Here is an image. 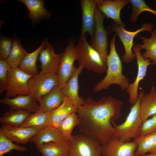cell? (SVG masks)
Instances as JSON below:
<instances>
[{"label": "cell", "mask_w": 156, "mask_h": 156, "mask_svg": "<svg viewBox=\"0 0 156 156\" xmlns=\"http://www.w3.org/2000/svg\"><path fill=\"white\" fill-rule=\"evenodd\" d=\"M34 143L37 148L42 144L49 142L64 144H69V141H66L61 133L55 127L48 126L39 131L30 140Z\"/></svg>", "instance_id": "cell-16"}, {"label": "cell", "mask_w": 156, "mask_h": 156, "mask_svg": "<svg viewBox=\"0 0 156 156\" xmlns=\"http://www.w3.org/2000/svg\"><path fill=\"white\" fill-rule=\"evenodd\" d=\"M59 84L57 73L33 77L28 82L29 94L36 101H38L41 97L49 93L55 86H58Z\"/></svg>", "instance_id": "cell-10"}, {"label": "cell", "mask_w": 156, "mask_h": 156, "mask_svg": "<svg viewBox=\"0 0 156 156\" xmlns=\"http://www.w3.org/2000/svg\"><path fill=\"white\" fill-rule=\"evenodd\" d=\"M154 2L155 4H156V0L154 1Z\"/></svg>", "instance_id": "cell-38"}, {"label": "cell", "mask_w": 156, "mask_h": 156, "mask_svg": "<svg viewBox=\"0 0 156 156\" xmlns=\"http://www.w3.org/2000/svg\"><path fill=\"white\" fill-rule=\"evenodd\" d=\"M77 58L75 41L71 39L61 57L57 74L59 80L58 87L62 89L77 69L74 63Z\"/></svg>", "instance_id": "cell-8"}, {"label": "cell", "mask_w": 156, "mask_h": 156, "mask_svg": "<svg viewBox=\"0 0 156 156\" xmlns=\"http://www.w3.org/2000/svg\"><path fill=\"white\" fill-rule=\"evenodd\" d=\"M80 2L82 20L81 35H85L88 32L91 38L95 27V12L97 0H81Z\"/></svg>", "instance_id": "cell-17"}, {"label": "cell", "mask_w": 156, "mask_h": 156, "mask_svg": "<svg viewBox=\"0 0 156 156\" xmlns=\"http://www.w3.org/2000/svg\"><path fill=\"white\" fill-rule=\"evenodd\" d=\"M14 149L21 152L27 150L25 147L14 144L12 141L0 133V156H3Z\"/></svg>", "instance_id": "cell-33"}, {"label": "cell", "mask_w": 156, "mask_h": 156, "mask_svg": "<svg viewBox=\"0 0 156 156\" xmlns=\"http://www.w3.org/2000/svg\"><path fill=\"white\" fill-rule=\"evenodd\" d=\"M50 122L49 113L38 110L27 118L21 127H32L39 131L49 126Z\"/></svg>", "instance_id": "cell-29"}, {"label": "cell", "mask_w": 156, "mask_h": 156, "mask_svg": "<svg viewBox=\"0 0 156 156\" xmlns=\"http://www.w3.org/2000/svg\"><path fill=\"white\" fill-rule=\"evenodd\" d=\"M68 156H101L102 147L90 136L79 133L72 135Z\"/></svg>", "instance_id": "cell-5"}, {"label": "cell", "mask_w": 156, "mask_h": 156, "mask_svg": "<svg viewBox=\"0 0 156 156\" xmlns=\"http://www.w3.org/2000/svg\"><path fill=\"white\" fill-rule=\"evenodd\" d=\"M133 9L130 16V20L134 24L140 14L144 11L150 12L156 16V10L152 9L143 0H129Z\"/></svg>", "instance_id": "cell-32"}, {"label": "cell", "mask_w": 156, "mask_h": 156, "mask_svg": "<svg viewBox=\"0 0 156 156\" xmlns=\"http://www.w3.org/2000/svg\"><path fill=\"white\" fill-rule=\"evenodd\" d=\"M129 3V0H97L96 7L107 18L121 26H125L120 16L121 10Z\"/></svg>", "instance_id": "cell-15"}, {"label": "cell", "mask_w": 156, "mask_h": 156, "mask_svg": "<svg viewBox=\"0 0 156 156\" xmlns=\"http://www.w3.org/2000/svg\"><path fill=\"white\" fill-rule=\"evenodd\" d=\"M79 123V119L75 113L68 115L59 125L57 128L61 133L65 139L69 141L71 138L72 132L74 128Z\"/></svg>", "instance_id": "cell-31"}, {"label": "cell", "mask_w": 156, "mask_h": 156, "mask_svg": "<svg viewBox=\"0 0 156 156\" xmlns=\"http://www.w3.org/2000/svg\"><path fill=\"white\" fill-rule=\"evenodd\" d=\"M28 53L23 48L20 41L14 38L11 51L5 61L12 68L18 67L23 58Z\"/></svg>", "instance_id": "cell-30"}, {"label": "cell", "mask_w": 156, "mask_h": 156, "mask_svg": "<svg viewBox=\"0 0 156 156\" xmlns=\"http://www.w3.org/2000/svg\"><path fill=\"white\" fill-rule=\"evenodd\" d=\"M9 66L5 61L0 60V94L6 90L8 86L7 72Z\"/></svg>", "instance_id": "cell-36"}, {"label": "cell", "mask_w": 156, "mask_h": 156, "mask_svg": "<svg viewBox=\"0 0 156 156\" xmlns=\"http://www.w3.org/2000/svg\"><path fill=\"white\" fill-rule=\"evenodd\" d=\"M144 93L143 89L140 91L137 102L131 107L130 112L123 123L117 125L114 120H111L115 129L112 136L117 138L124 143L129 142L132 138L135 139L140 137L142 124L140 116V102Z\"/></svg>", "instance_id": "cell-3"}, {"label": "cell", "mask_w": 156, "mask_h": 156, "mask_svg": "<svg viewBox=\"0 0 156 156\" xmlns=\"http://www.w3.org/2000/svg\"><path fill=\"white\" fill-rule=\"evenodd\" d=\"M62 89L58 86L54 87L48 94L40 97L39 101V111L49 113L58 107L65 98Z\"/></svg>", "instance_id": "cell-19"}, {"label": "cell", "mask_w": 156, "mask_h": 156, "mask_svg": "<svg viewBox=\"0 0 156 156\" xmlns=\"http://www.w3.org/2000/svg\"><path fill=\"white\" fill-rule=\"evenodd\" d=\"M78 107L74 102L65 97L64 101L58 107L49 112L50 122L49 126L56 128L62 121L70 114L77 112Z\"/></svg>", "instance_id": "cell-20"}, {"label": "cell", "mask_w": 156, "mask_h": 156, "mask_svg": "<svg viewBox=\"0 0 156 156\" xmlns=\"http://www.w3.org/2000/svg\"><path fill=\"white\" fill-rule=\"evenodd\" d=\"M70 147V144L49 142L42 144L37 148L42 156H68Z\"/></svg>", "instance_id": "cell-27"}, {"label": "cell", "mask_w": 156, "mask_h": 156, "mask_svg": "<svg viewBox=\"0 0 156 156\" xmlns=\"http://www.w3.org/2000/svg\"><path fill=\"white\" fill-rule=\"evenodd\" d=\"M18 2L24 4L28 9L29 17L34 22L42 19H48L52 13L47 10L42 0H19Z\"/></svg>", "instance_id": "cell-23"}, {"label": "cell", "mask_w": 156, "mask_h": 156, "mask_svg": "<svg viewBox=\"0 0 156 156\" xmlns=\"http://www.w3.org/2000/svg\"><path fill=\"white\" fill-rule=\"evenodd\" d=\"M123 102L111 96L98 101L89 96L78 108L79 133L88 135L102 145L106 144L114 133L111 120L119 118Z\"/></svg>", "instance_id": "cell-1"}, {"label": "cell", "mask_w": 156, "mask_h": 156, "mask_svg": "<svg viewBox=\"0 0 156 156\" xmlns=\"http://www.w3.org/2000/svg\"><path fill=\"white\" fill-rule=\"evenodd\" d=\"M31 114L26 111L11 109L0 118V123L1 126L20 127Z\"/></svg>", "instance_id": "cell-25"}, {"label": "cell", "mask_w": 156, "mask_h": 156, "mask_svg": "<svg viewBox=\"0 0 156 156\" xmlns=\"http://www.w3.org/2000/svg\"><path fill=\"white\" fill-rule=\"evenodd\" d=\"M134 141L138 145L134 156H141L147 152L156 154V133L135 139Z\"/></svg>", "instance_id": "cell-26"}, {"label": "cell", "mask_w": 156, "mask_h": 156, "mask_svg": "<svg viewBox=\"0 0 156 156\" xmlns=\"http://www.w3.org/2000/svg\"><path fill=\"white\" fill-rule=\"evenodd\" d=\"M156 133V114L145 121L140 128V136Z\"/></svg>", "instance_id": "cell-35"}, {"label": "cell", "mask_w": 156, "mask_h": 156, "mask_svg": "<svg viewBox=\"0 0 156 156\" xmlns=\"http://www.w3.org/2000/svg\"><path fill=\"white\" fill-rule=\"evenodd\" d=\"M83 68L79 66L68 80L62 91L65 96L72 100L78 108L82 105L84 99L78 94V79Z\"/></svg>", "instance_id": "cell-21"}, {"label": "cell", "mask_w": 156, "mask_h": 156, "mask_svg": "<svg viewBox=\"0 0 156 156\" xmlns=\"http://www.w3.org/2000/svg\"><path fill=\"white\" fill-rule=\"evenodd\" d=\"M151 36L149 38L140 36L143 44H138L141 49H145V52L141 54L145 59H150L152 60V64L156 66V29H154L151 33Z\"/></svg>", "instance_id": "cell-28"}, {"label": "cell", "mask_w": 156, "mask_h": 156, "mask_svg": "<svg viewBox=\"0 0 156 156\" xmlns=\"http://www.w3.org/2000/svg\"><path fill=\"white\" fill-rule=\"evenodd\" d=\"M141 156H156V154L151 153L147 155H144Z\"/></svg>", "instance_id": "cell-37"}, {"label": "cell", "mask_w": 156, "mask_h": 156, "mask_svg": "<svg viewBox=\"0 0 156 156\" xmlns=\"http://www.w3.org/2000/svg\"><path fill=\"white\" fill-rule=\"evenodd\" d=\"M39 130L32 127H13L1 126L0 133L17 144H26Z\"/></svg>", "instance_id": "cell-14"}, {"label": "cell", "mask_w": 156, "mask_h": 156, "mask_svg": "<svg viewBox=\"0 0 156 156\" xmlns=\"http://www.w3.org/2000/svg\"><path fill=\"white\" fill-rule=\"evenodd\" d=\"M13 40L7 37H1L0 42V60L5 61L11 51Z\"/></svg>", "instance_id": "cell-34"}, {"label": "cell", "mask_w": 156, "mask_h": 156, "mask_svg": "<svg viewBox=\"0 0 156 156\" xmlns=\"http://www.w3.org/2000/svg\"><path fill=\"white\" fill-rule=\"evenodd\" d=\"M140 116L143 123L151 116L156 114V88L151 87L150 92L142 95L140 102Z\"/></svg>", "instance_id": "cell-22"}, {"label": "cell", "mask_w": 156, "mask_h": 156, "mask_svg": "<svg viewBox=\"0 0 156 156\" xmlns=\"http://www.w3.org/2000/svg\"><path fill=\"white\" fill-rule=\"evenodd\" d=\"M125 26H120L114 22L112 26V31L115 32L118 35L124 46L125 53L122 56L123 61L127 64L135 60L136 56L133 53L132 49L134 45L133 40L135 37L138 34L143 31L151 33L154 26L150 23L143 24L142 27L134 31H130L126 30Z\"/></svg>", "instance_id": "cell-6"}, {"label": "cell", "mask_w": 156, "mask_h": 156, "mask_svg": "<svg viewBox=\"0 0 156 156\" xmlns=\"http://www.w3.org/2000/svg\"><path fill=\"white\" fill-rule=\"evenodd\" d=\"M8 86L5 95L10 98L18 95L29 94L28 82L33 77L21 70L19 67L12 68L9 66L7 72Z\"/></svg>", "instance_id": "cell-7"}, {"label": "cell", "mask_w": 156, "mask_h": 156, "mask_svg": "<svg viewBox=\"0 0 156 156\" xmlns=\"http://www.w3.org/2000/svg\"><path fill=\"white\" fill-rule=\"evenodd\" d=\"M0 103L8 106L11 109L36 112L39 109L36 101L29 94L18 95L14 98L5 97L0 100Z\"/></svg>", "instance_id": "cell-18"}, {"label": "cell", "mask_w": 156, "mask_h": 156, "mask_svg": "<svg viewBox=\"0 0 156 156\" xmlns=\"http://www.w3.org/2000/svg\"><path fill=\"white\" fill-rule=\"evenodd\" d=\"M106 17L96 7L95 12V27L90 45L99 53L107 64L108 33L104 25V21Z\"/></svg>", "instance_id": "cell-9"}, {"label": "cell", "mask_w": 156, "mask_h": 156, "mask_svg": "<svg viewBox=\"0 0 156 156\" xmlns=\"http://www.w3.org/2000/svg\"><path fill=\"white\" fill-rule=\"evenodd\" d=\"M46 46L41 51L38 60L41 62V71L36 76H40L50 73H57L60 62L63 53L55 54L54 48L45 38Z\"/></svg>", "instance_id": "cell-12"}, {"label": "cell", "mask_w": 156, "mask_h": 156, "mask_svg": "<svg viewBox=\"0 0 156 156\" xmlns=\"http://www.w3.org/2000/svg\"><path fill=\"white\" fill-rule=\"evenodd\" d=\"M46 46L45 39L42 41L40 46L35 51L31 53H28L24 57L21 61L19 68L25 72L33 77L37 76L39 73L36 62L38 56L41 51Z\"/></svg>", "instance_id": "cell-24"}, {"label": "cell", "mask_w": 156, "mask_h": 156, "mask_svg": "<svg viewBox=\"0 0 156 156\" xmlns=\"http://www.w3.org/2000/svg\"><path fill=\"white\" fill-rule=\"evenodd\" d=\"M132 49L137 59L138 73L135 81L133 83L129 84L126 91L129 94V102L133 105L135 104L138 99L139 83L146 76L147 67L152 64V62H150L151 60L150 59H145L142 57L140 52L141 49L138 44L135 43Z\"/></svg>", "instance_id": "cell-11"}, {"label": "cell", "mask_w": 156, "mask_h": 156, "mask_svg": "<svg viewBox=\"0 0 156 156\" xmlns=\"http://www.w3.org/2000/svg\"><path fill=\"white\" fill-rule=\"evenodd\" d=\"M76 47L79 66L96 73L106 72L107 64L99 53L89 44L85 35H81Z\"/></svg>", "instance_id": "cell-4"}, {"label": "cell", "mask_w": 156, "mask_h": 156, "mask_svg": "<svg viewBox=\"0 0 156 156\" xmlns=\"http://www.w3.org/2000/svg\"><path fill=\"white\" fill-rule=\"evenodd\" d=\"M116 35H114L110 41V51L107 60L106 75L94 87V92L107 89L113 84L118 85L122 90H126L129 84L128 78L122 74V61L116 50Z\"/></svg>", "instance_id": "cell-2"}, {"label": "cell", "mask_w": 156, "mask_h": 156, "mask_svg": "<svg viewBox=\"0 0 156 156\" xmlns=\"http://www.w3.org/2000/svg\"><path fill=\"white\" fill-rule=\"evenodd\" d=\"M102 147L103 156H134L138 145L134 141L124 143L112 136L107 143Z\"/></svg>", "instance_id": "cell-13"}]
</instances>
